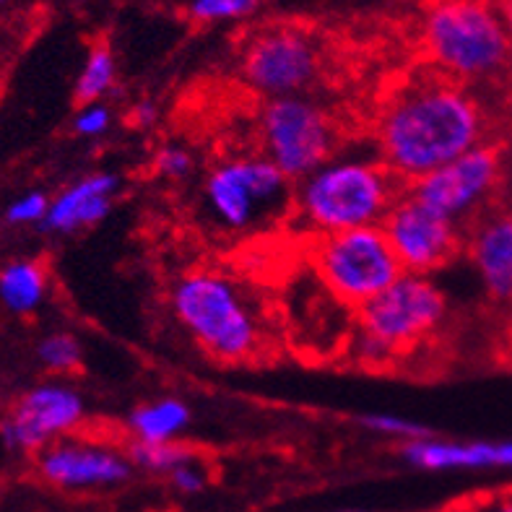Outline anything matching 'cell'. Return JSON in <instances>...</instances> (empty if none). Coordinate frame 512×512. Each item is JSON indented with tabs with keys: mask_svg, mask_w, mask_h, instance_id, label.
I'll use <instances>...</instances> for the list:
<instances>
[{
	"mask_svg": "<svg viewBox=\"0 0 512 512\" xmlns=\"http://www.w3.org/2000/svg\"><path fill=\"white\" fill-rule=\"evenodd\" d=\"M489 112L471 86L424 73L398 86L377 117V159L401 182H416L489 143Z\"/></svg>",
	"mask_w": 512,
	"mask_h": 512,
	"instance_id": "cell-1",
	"label": "cell"
},
{
	"mask_svg": "<svg viewBox=\"0 0 512 512\" xmlns=\"http://www.w3.org/2000/svg\"><path fill=\"white\" fill-rule=\"evenodd\" d=\"M419 39L435 73L471 89L512 65V34L494 0H424Z\"/></svg>",
	"mask_w": 512,
	"mask_h": 512,
	"instance_id": "cell-2",
	"label": "cell"
},
{
	"mask_svg": "<svg viewBox=\"0 0 512 512\" xmlns=\"http://www.w3.org/2000/svg\"><path fill=\"white\" fill-rule=\"evenodd\" d=\"M177 325L206 357L224 364H245L260 357L263 323L237 281L216 268L180 273L169 292Z\"/></svg>",
	"mask_w": 512,
	"mask_h": 512,
	"instance_id": "cell-3",
	"label": "cell"
},
{
	"mask_svg": "<svg viewBox=\"0 0 512 512\" xmlns=\"http://www.w3.org/2000/svg\"><path fill=\"white\" fill-rule=\"evenodd\" d=\"M403 195L398 180L380 159L336 154L294 188V208L312 234L380 227Z\"/></svg>",
	"mask_w": 512,
	"mask_h": 512,
	"instance_id": "cell-4",
	"label": "cell"
},
{
	"mask_svg": "<svg viewBox=\"0 0 512 512\" xmlns=\"http://www.w3.org/2000/svg\"><path fill=\"white\" fill-rule=\"evenodd\" d=\"M448 318V299L429 276L403 273L396 284L357 310V357L388 364L435 336Z\"/></svg>",
	"mask_w": 512,
	"mask_h": 512,
	"instance_id": "cell-5",
	"label": "cell"
},
{
	"mask_svg": "<svg viewBox=\"0 0 512 512\" xmlns=\"http://www.w3.org/2000/svg\"><path fill=\"white\" fill-rule=\"evenodd\" d=\"M292 180L263 154L229 156L203 177L206 216L224 232H250L289 201Z\"/></svg>",
	"mask_w": 512,
	"mask_h": 512,
	"instance_id": "cell-6",
	"label": "cell"
},
{
	"mask_svg": "<svg viewBox=\"0 0 512 512\" xmlns=\"http://www.w3.org/2000/svg\"><path fill=\"white\" fill-rule=\"evenodd\" d=\"M312 268L320 284L344 305L362 310L403 276L383 227L325 234L312 247Z\"/></svg>",
	"mask_w": 512,
	"mask_h": 512,
	"instance_id": "cell-7",
	"label": "cell"
},
{
	"mask_svg": "<svg viewBox=\"0 0 512 512\" xmlns=\"http://www.w3.org/2000/svg\"><path fill=\"white\" fill-rule=\"evenodd\" d=\"M258 141L260 154L299 182L336 156L338 128L331 112L307 94L266 99L258 115Z\"/></svg>",
	"mask_w": 512,
	"mask_h": 512,
	"instance_id": "cell-8",
	"label": "cell"
},
{
	"mask_svg": "<svg viewBox=\"0 0 512 512\" xmlns=\"http://www.w3.org/2000/svg\"><path fill=\"white\" fill-rule=\"evenodd\" d=\"M240 76L260 97H302L323 76V47L302 26H263L242 45Z\"/></svg>",
	"mask_w": 512,
	"mask_h": 512,
	"instance_id": "cell-9",
	"label": "cell"
},
{
	"mask_svg": "<svg viewBox=\"0 0 512 512\" xmlns=\"http://www.w3.org/2000/svg\"><path fill=\"white\" fill-rule=\"evenodd\" d=\"M502 182V151L494 143L476 146L468 154L409 185L416 201L466 229L487 214L494 193Z\"/></svg>",
	"mask_w": 512,
	"mask_h": 512,
	"instance_id": "cell-10",
	"label": "cell"
},
{
	"mask_svg": "<svg viewBox=\"0 0 512 512\" xmlns=\"http://www.w3.org/2000/svg\"><path fill=\"white\" fill-rule=\"evenodd\" d=\"M380 227L403 273L414 276L440 271L466 247V229L416 201L409 188L393 203Z\"/></svg>",
	"mask_w": 512,
	"mask_h": 512,
	"instance_id": "cell-11",
	"label": "cell"
},
{
	"mask_svg": "<svg viewBox=\"0 0 512 512\" xmlns=\"http://www.w3.org/2000/svg\"><path fill=\"white\" fill-rule=\"evenodd\" d=\"M86 403L73 385L39 383L29 388L0 422L6 448L39 453L52 442L71 437L84 422Z\"/></svg>",
	"mask_w": 512,
	"mask_h": 512,
	"instance_id": "cell-12",
	"label": "cell"
},
{
	"mask_svg": "<svg viewBox=\"0 0 512 512\" xmlns=\"http://www.w3.org/2000/svg\"><path fill=\"white\" fill-rule=\"evenodd\" d=\"M130 453L107 442L63 437L37 453V474L50 487L65 492H94L115 489L133 476Z\"/></svg>",
	"mask_w": 512,
	"mask_h": 512,
	"instance_id": "cell-13",
	"label": "cell"
},
{
	"mask_svg": "<svg viewBox=\"0 0 512 512\" xmlns=\"http://www.w3.org/2000/svg\"><path fill=\"white\" fill-rule=\"evenodd\" d=\"M401 458L419 471H505L512 468V440H442L422 437L403 442Z\"/></svg>",
	"mask_w": 512,
	"mask_h": 512,
	"instance_id": "cell-14",
	"label": "cell"
},
{
	"mask_svg": "<svg viewBox=\"0 0 512 512\" xmlns=\"http://www.w3.org/2000/svg\"><path fill=\"white\" fill-rule=\"evenodd\" d=\"M471 266L492 299H512V214L492 211L471 224L466 237Z\"/></svg>",
	"mask_w": 512,
	"mask_h": 512,
	"instance_id": "cell-15",
	"label": "cell"
},
{
	"mask_svg": "<svg viewBox=\"0 0 512 512\" xmlns=\"http://www.w3.org/2000/svg\"><path fill=\"white\" fill-rule=\"evenodd\" d=\"M120 180L112 172H91L71 182L50 201L45 224L39 229L52 234H73L102 224L112 211Z\"/></svg>",
	"mask_w": 512,
	"mask_h": 512,
	"instance_id": "cell-16",
	"label": "cell"
},
{
	"mask_svg": "<svg viewBox=\"0 0 512 512\" xmlns=\"http://www.w3.org/2000/svg\"><path fill=\"white\" fill-rule=\"evenodd\" d=\"M193 422V411L182 398L164 396L141 403L130 411L128 429L138 445H164L180 442L182 432Z\"/></svg>",
	"mask_w": 512,
	"mask_h": 512,
	"instance_id": "cell-17",
	"label": "cell"
},
{
	"mask_svg": "<svg viewBox=\"0 0 512 512\" xmlns=\"http://www.w3.org/2000/svg\"><path fill=\"white\" fill-rule=\"evenodd\" d=\"M47 299V271L37 260H11L0 268V305L13 315H32Z\"/></svg>",
	"mask_w": 512,
	"mask_h": 512,
	"instance_id": "cell-18",
	"label": "cell"
},
{
	"mask_svg": "<svg viewBox=\"0 0 512 512\" xmlns=\"http://www.w3.org/2000/svg\"><path fill=\"white\" fill-rule=\"evenodd\" d=\"M117 86V58L115 52H112L110 45H99L91 47L86 52L84 65H81V71L76 76V102L78 107L81 104H94V102H104V99L110 97L112 89Z\"/></svg>",
	"mask_w": 512,
	"mask_h": 512,
	"instance_id": "cell-19",
	"label": "cell"
},
{
	"mask_svg": "<svg viewBox=\"0 0 512 512\" xmlns=\"http://www.w3.org/2000/svg\"><path fill=\"white\" fill-rule=\"evenodd\" d=\"M195 24H240L255 16L263 0H182Z\"/></svg>",
	"mask_w": 512,
	"mask_h": 512,
	"instance_id": "cell-20",
	"label": "cell"
},
{
	"mask_svg": "<svg viewBox=\"0 0 512 512\" xmlns=\"http://www.w3.org/2000/svg\"><path fill=\"white\" fill-rule=\"evenodd\" d=\"M193 458H198V455L185 448L182 442H164V445H138V442H133V448H130L133 466L159 476H169L175 468L193 461Z\"/></svg>",
	"mask_w": 512,
	"mask_h": 512,
	"instance_id": "cell-21",
	"label": "cell"
},
{
	"mask_svg": "<svg viewBox=\"0 0 512 512\" xmlns=\"http://www.w3.org/2000/svg\"><path fill=\"white\" fill-rule=\"evenodd\" d=\"M81 344L71 333H50L37 344V359L45 370L55 372V375H68L81 367Z\"/></svg>",
	"mask_w": 512,
	"mask_h": 512,
	"instance_id": "cell-22",
	"label": "cell"
},
{
	"mask_svg": "<svg viewBox=\"0 0 512 512\" xmlns=\"http://www.w3.org/2000/svg\"><path fill=\"white\" fill-rule=\"evenodd\" d=\"M50 195L42 193V190H29V193L13 198L6 206V214L3 219L11 224V227H42L47 219V211H50Z\"/></svg>",
	"mask_w": 512,
	"mask_h": 512,
	"instance_id": "cell-23",
	"label": "cell"
},
{
	"mask_svg": "<svg viewBox=\"0 0 512 512\" xmlns=\"http://www.w3.org/2000/svg\"><path fill=\"white\" fill-rule=\"evenodd\" d=\"M359 422H362L364 429H372V432H377V435L396 437V440H403V442L429 437V429L424 427V424L398 414H367L362 416Z\"/></svg>",
	"mask_w": 512,
	"mask_h": 512,
	"instance_id": "cell-24",
	"label": "cell"
},
{
	"mask_svg": "<svg viewBox=\"0 0 512 512\" xmlns=\"http://www.w3.org/2000/svg\"><path fill=\"white\" fill-rule=\"evenodd\" d=\"M154 167L159 175L169 177V180H185V177L193 175L195 169L193 151L180 146V143H164L162 149H156Z\"/></svg>",
	"mask_w": 512,
	"mask_h": 512,
	"instance_id": "cell-25",
	"label": "cell"
},
{
	"mask_svg": "<svg viewBox=\"0 0 512 512\" xmlns=\"http://www.w3.org/2000/svg\"><path fill=\"white\" fill-rule=\"evenodd\" d=\"M112 117L115 115H112V110L104 102L81 104L76 117H73V130L81 138H99L110 130Z\"/></svg>",
	"mask_w": 512,
	"mask_h": 512,
	"instance_id": "cell-26",
	"label": "cell"
},
{
	"mask_svg": "<svg viewBox=\"0 0 512 512\" xmlns=\"http://www.w3.org/2000/svg\"><path fill=\"white\" fill-rule=\"evenodd\" d=\"M169 484H172V489L180 494H198L206 489L208 484V471L206 466H203L198 458H193V461L182 463L180 468H175L172 474L167 476Z\"/></svg>",
	"mask_w": 512,
	"mask_h": 512,
	"instance_id": "cell-27",
	"label": "cell"
},
{
	"mask_svg": "<svg viewBox=\"0 0 512 512\" xmlns=\"http://www.w3.org/2000/svg\"><path fill=\"white\" fill-rule=\"evenodd\" d=\"M450 512H512V489L481 494V497H474V500L455 505Z\"/></svg>",
	"mask_w": 512,
	"mask_h": 512,
	"instance_id": "cell-28",
	"label": "cell"
},
{
	"mask_svg": "<svg viewBox=\"0 0 512 512\" xmlns=\"http://www.w3.org/2000/svg\"><path fill=\"white\" fill-rule=\"evenodd\" d=\"M130 120H133L138 128H151V125L156 123V104L149 102V99H141L138 104H133Z\"/></svg>",
	"mask_w": 512,
	"mask_h": 512,
	"instance_id": "cell-29",
	"label": "cell"
},
{
	"mask_svg": "<svg viewBox=\"0 0 512 512\" xmlns=\"http://www.w3.org/2000/svg\"><path fill=\"white\" fill-rule=\"evenodd\" d=\"M497 3V11H500L502 21H505L507 32L512 34V0H494Z\"/></svg>",
	"mask_w": 512,
	"mask_h": 512,
	"instance_id": "cell-30",
	"label": "cell"
},
{
	"mask_svg": "<svg viewBox=\"0 0 512 512\" xmlns=\"http://www.w3.org/2000/svg\"><path fill=\"white\" fill-rule=\"evenodd\" d=\"M344 512H364V510H344Z\"/></svg>",
	"mask_w": 512,
	"mask_h": 512,
	"instance_id": "cell-31",
	"label": "cell"
},
{
	"mask_svg": "<svg viewBox=\"0 0 512 512\" xmlns=\"http://www.w3.org/2000/svg\"><path fill=\"white\" fill-rule=\"evenodd\" d=\"M3 3H8V0H0V6H3Z\"/></svg>",
	"mask_w": 512,
	"mask_h": 512,
	"instance_id": "cell-32",
	"label": "cell"
}]
</instances>
